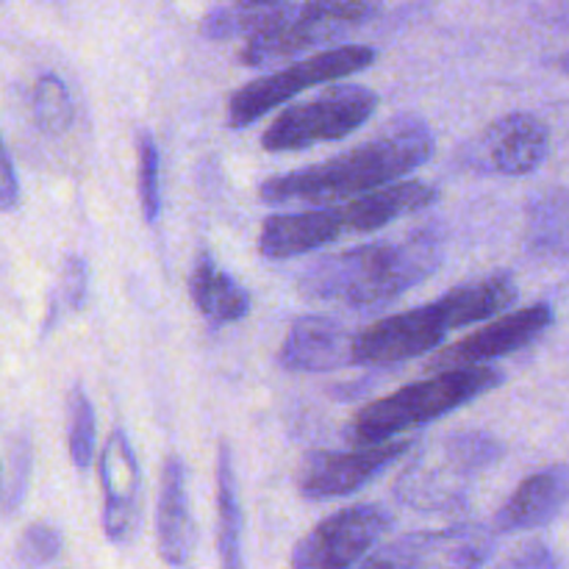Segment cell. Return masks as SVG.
<instances>
[{"label": "cell", "instance_id": "obj_1", "mask_svg": "<svg viewBox=\"0 0 569 569\" xmlns=\"http://www.w3.org/2000/svg\"><path fill=\"white\" fill-rule=\"evenodd\" d=\"M433 156V133L420 117H395L381 133L367 139L359 148L283 172L259 187L264 203H333L342 198H361L376 189L392 187L409 172L420 170Z\"/></svg>", "mask_w": 569, "mask_h": 569}, {"label": "cell", "instance_id": "obj_2", "mask_svg": "<svg viewBox=\"0 0 569 569\" xmlns=\"http://www.w3.org/2000/svg\"><path fill=\"white\" fill-rule=\"evenodd\" d=\"M442 264V242L417 231L400 242H376L322 256L298 278V292L311 303L378 309L428 281Z\"/></svg>", "mask_w": 569, "mask_h": 569}, {"label": "cell", "instance_id": "obj_3", "mask_svg": "<svg viewBox=\"0 0 569 569\" xmlns=\"http://www.w3.org/2000/svg\"><path fill=\"white\" fill-rule=\"evenodd\" d=\"M515 278L506 272L450 289L422 309L400 311L356 333L353 359L359 367H389L431 353L450 331L498 317L517 300Z\"/></svg>", "mask_w": 569, "mask_h": 569}, {"label": "cell", "instance_id": "obj_4", "mask_svg": "<svg viewBox=\"0 0 569 569\" xmlns=\"http://www.w3.org/2000/svg\"><path fill=\"white\" fill-rule=\"evenodd\" d=\"M500 383H503V372L495 367L445 370L439 376L409 383L403 389H395L387 398L367 403L348 422L345 439L350 445H361V448L400 439L411 428L439 420V417L478 400L481 395L492 392Z\"/></svg>", "mask_w": 569, "mask_h": 569}, {"label": "cell", "instance_id": "obj_5", "mask_svg": "<svg viewBox=\"0 0 569 569\" xmlns=\"http://www.w3.org/2000/svg\"><path fill=\"white\" fill-rule=\"evenodd\" d=\"M503 459V445L483 431H456L420 445L395 478V498L415 511H453L478 478Z\"/></svg>", "mask_w": 569, "mask_h": 569}, {"label": "cell", "instance_id": "obj_6", "mask_svg": "<svg viewBox=\"0 0 569 569\" xmlns=\"http://www.w3.org/2000/svg\"><path fill=\"white\" fill-rule=\"evenodd\" d=\"M378 14L376 0H303L283 3L267 28L242 48V64L267 67L345 39Z\"/></svg>", "mask_w": 569, "mask_h": 569}, {"label": "cell", "instance_id": "obj_7", "mask_svg": "<svg viewBox=\"0 0 569 569\" xmlns=\"http://www.w3.org/2000/svg\"><path fill=\"white\" fill-rule=\"evenodd\" d=\"M378 53L370 44H339V48L320 50L315 56L281 67L276 72L253 78L250 83L239 87L228 100V128H248L259 122L267 111L278 109L295 94L306 92L320 83H333L339 78L356 76L376 64Z\"/></svg>", "mask_w": 569, "mask_h": 569}, {"label": "cell", "instance_id": "obj_8", "mask_svg": "<svg viewBox=\"0 0 569 569\" xmlns=\"http://www.w3.org/2000/svg\"><path fill=\"white\" fill-rule=\"evenodd\" d=\"M378 94L359 83H339L322 89L317 98L300 100L283 109L261 133V148L270 153H295L315 144L350 137L372 120Z\"/></svg>", "mask_w": 569, "mask_h": 569}, {"label": "cell", "instance_id": "obj_9", "mask_svg": "<svg viewBox=\"0 0 569 569\" xmlns=\"http://www.w3.org/2000/svg\"><path fill=\"white\" fill-rule=\"evenodd\" d=\"M392 528L383 506H348L317 522L292 550V569H356Z\"/></svg>", "mask_w": 569, "mask_h": 569}, {"label": "cell", "instance_id": "obj_10", "mask_svg": "<svg viewBox=\"0 0 569 569\" xmlns=\"http://www.w3.org/2000/svg\"><path fill=\"white\" fill-rule=\"evenodd\" d=\"M495 537L498 531L481 522L406 533L378 548L359 569H478L492 556Z\"/></svg>", "mask_w": 569, "mask_h": 569}, {"label": "cell", "instance_id": "obj_11", "mask_svg": "<svg viewBox=\"0 0 569 569\" xmlns=\"http://www.w3.org/2000/svg\"><path fill=\"white\" fill-rule=\"evenodd\" d=\"M420 439L400 437L359 450H311L298 467V492L311 503L348 498L376 481L400 456L417 448Z\"/></svg>", "mask_w": 569, "mask_h": 569}, {"label": "cell", "instance_id": "obj_12", "mask_svg": "<svg viewBox=\"0 0 569 569\" xmlns=\"http://www.w3.org/2000/svg\"><path fill=\"white\" fill-rule=\"evenodd\" d=\"M103 533L111 545H131L142 526V470L137 450L122 428H114L100 450Z\"/></svg>", "mask_w": 569, "mask_h": 569}, {"label": "cell", "instance_id": "obj_13", "mask_svg": "<svg viewBox=\"0 0 569 569\" xmlns=\"http://www.w3.org/2000/svg\"><path fill=\"white\" fill-rule=\"evenodd\" d=\"M553 309L550 303H533L526 309L506 315L500 320L489 322L487 328L476 331L472 337L461 339V342L450 345L442 353L431 356L428 370H459V367H487V361L503 359V356L517 353V350L528 348L537 339L545 337L550 326H553Z\"/></svg>", "mask_w": 569, "mask_h": 569}, {"label": "cell", "instance_id": "obj_14", "mask_svg": "<svg viewBox=\"0 0 569 569\" xmlns=\"http://www.w3.org/2000/svg\"><path fill=\"white\" fill-rule=\"evenodd\" d=\"M550 153V128L528 111H515L483 131L478 139V164L498 176L522 178L545 164Z\"/></svg>", "mask_w": 569, "mask_h": 569}, {"label": "cell", "instance_id": "obj_15", "mask_svg": "<svg viewBox=\"0 0 569 569\" xmlns=\"http://www.w3.org/2000/svg\"><path fill=\"white\" fill-rule=\"evenodd\" d=\"M356 333H350L333 317L306 315L298 317L278 348V367L287 372H333L353 367Z\"/></svg>", "mask_w": 569, "mask_h": 569}, {"label": "cell", "instance_id": "obj_16", "mask_svg": "<svg viewBox=\"0 0 569 569\" xmlns=\"http://www.w3.org/2000/svg\"><path fill=\"white\" fill-rule=\"evenodd\" d=\"M569 503V467L550 465L533 472L495 515V531L520 533L553 522Z\"/></svg>", "mask_w": 569, "mask_h": 569}, {"label": "cell", "instance_id": "obj_17", "mask_svg": "<svg viewBox=\"0 0 569 569\" xmlns=\"http://www.w3.org/2000/svg\"><path fill=\"white\" fill-rule=\"evenodd\" d=\"M156 539L164 565L187 567L194 553L198 531H194L192 509L187 492V467L181 456H167L161 467L159 511H156Z\"/></svg>", "mask_w": 569, "mask_h": 569}, {"label": "cell", "instance_id": "obj_18", "mask_svg": "<svg viewBox=\"0 0 569 569\" xmlns=\"http://www.w3.org/2000/svg\"><path fill=\"white\" fill-rule=\"evenodd\" d=\"M439 200V189L426 181H398L392 187L376 189L370 194L333 206L345 233H372L406 214L428 209Z\"/></svg>", "mask_w": 569, "mask_h": 569}, {"label": "cell", "instance_id": "obj_19", "mask_svg": "<svg viewBox=\"0 0 569 569\" xmlns=\"http://www.w3.org/2000/svg\"><path fill=\"white\" fill-rule=\"evenodd\" d=\"M342 237L333 206L267 217L259 233V253L270 261L298 259Z\"/></svg>", "mask_w": 569, "mask_h": 569}, {"label": "cell", "instance_id": "obj_20", "mask_svg": "<svg viewBox=\"0 0 569 569\" xmlns=\"http://www.w3.org/2000/svg\"><path fill=\"white\" fill-rule=\"evenodd\" d=\"M189 295L200 315L214 326H231L250 315L248 289L239 287L209 253H200L189 276Z\"/></svg>", "mask_w": 569, "mask_h": 569}, {"label": "cell", "instance_id": "obj_21", "mask_svg": "<svg viewBox=\"0 0 569 569\" xmlns=\"http://www.w3.org/2000/svg\"><path fill=\"white\" fill-rule=\"evenodd\" d=\"M217 553H220V569H244L242 509H239L233 456L226 442L217 448Z\"/></svg>", "mask_w": 569, "mask_h": 569}, {"label": "cell", "instance_id": "obj_22", "mask_svg": "<svg viewBox=\"0 0 569 569\" xmlns=\"http://www.w3.org/2000/svg\"><path fill=\"white\" fill-rule=\"evenodd\" d=\"M528 248L539 256H569V192H550L528 211Z\"/></svg>", "mask_w": 569, "mask_h": 569}, {"label": "cell", "instance_id": "obj_23", "mask_svg": "<svg viewBox=\"0 0 569 569\" xmlns=\"http://www.w3.org/2000/svg\"><path fill=\"white\" fill-rule=\"evenodd\" d=\"M283 6V3H281ZM281 6H244L233 3L226 9H214L203 17L200 22V33L206 39H233V37H256L261 28H267L272 22V17L278 14Z\"/></svg>", "mask_w": 569, "mask_h": 569}, {"label": "cell", "instance_id": "obj_24", "mask_svg": "<svg viewBox=\"0 0 569 569\" xmlns=\"http://www.w3.org/2000/svg\"><path fill=\"white\" fill-rule=\"evenodd\" d=\"M31 109L33 122L42 128L44 133H61L72 126L76 117V106H72L70 89L53 72H44L31 92Z\"/></svg>", "mask_w": 569, "mask_h": 569}, {"label": "cell", "instance_id": "obj_25", "mask_svg": "<svg viewBox=\"0 0 569 569\" xmlns=\"http://www.w3.org/2000/svg\"><path fill=\"white\" fill-rule=\"evenodd\" d=\"M137 189L144 220L153 226L161 217V156L148 131L137 133Z\"/></svg>", "mask_w": 569, "mask_h": 569}, {"label": "cell", "instance_id": "obj_26", "mask_svg": "<svg viewBox=\"0 0 569 569\" xmlns=\"http://www.w3.org/2000/svg\"><path fill=\"white\" fill-rule=\"evenodd\" d=\"M67 450L78 470H87L94 456V406L81 387L70 392V433Z\"/></svg>", "mask_w": 569, "mask_h": 569}, {"label": "cell", "instance_id": "obj_27", "mask_svg": "<svg viewBox=\"0 0 569 569\" xmlns=\"http://www.w3.org/2000/svg\"><path fill=\"white\" fill-rule=\"evenodd\" d=\"M31 465H33L31 437H28V431H20L14 439H11L9 465H6V492H3L6 515H14V511L22 506V500H26L28 481H31Z\"/></svg>", "mask_w": 569, "mask_h": 569}, {"label": "cell", "instance_id": "obj_28", "mask_svg": "<svg viewBox=\"0 0 569 569\" xmlns=\"http://www.w3.org/2000/svg\"><path fill=\"white\" fill-rule=\"evenodd\" d=\"M64 548L59 528L50 522H31L17 542V561L26 569H42L56 561Z\"/></svg>", "mask_w": 569, "mask_h": 569}, {"label": "cell", "instance_id": "obj_29", "mask_svg": "<svg viewBox=\"0 0 569 569\" xmlns=\"http://www.w3.org/2000/svg\"><path fill=\"white\" fill-rule=\"evenodd\" d=\"M87 264H83L81 256H67L64 267H61V278H59V292H56L53 306H50V322H53V315L59 309H70L78 311L83 306V298H87Z\"/></svg>", "mask_w": 569, "mask_h": 569}, {"label": "cell", "instance_id": "obj_30", "mask_svg": "<svg viewBox=\"0 0 569 569\" xmlns=\"http://www.w3.org/2000/svg\"><path fill=\"white\" fill-rule=\"evenodd\" d=\"M498 569H559V559L545 542H528Z\"/></svg>", "mask_w": 569, "mask_h": 569}, {"label": "cell", "instance_id": "obj_31", "mask_svg": "<svg viewBox=\"0 0 569 569\" xmlns=\"http://www.w3.org/2000/svg\"><path fill=\"white\" fill-rule=\"evenodd\" d=\"M0 198H3V211H11L17 200H20V183H17L14 161H11L9 148L3 150V192H0Z\"/></svg>", "mask_w": 569, "mask_h": 569}, {"label": "cell", "instance_id": "obj_32", "mask_svg": "<svg viewBox=\"0 0 569 569\" xmlns=\"http://www.w3.org/2000/svg\"><path fill=\"white\" fill-rule=\"evenodd\" d=\"M237 3H244V6H281V3H287V0H237Z\"/></svg>", "mask_w": 569, "mask_h": 569}, {"label": "cell", "instance_id": "obj_33", "mask_svg": "<svg viewBox=\"0 0 569 569\" xmlns=\"http://www.w3.org/2000/svg\"><path fill=\"white\" fill-rule=\"evenodd\" d=\"M556 67H559L561 72H565V76H569V50L565 56H559V59H556Z\"/></svg>", "mask_w": 569, "mask_h": 569}]
</instances>
